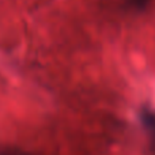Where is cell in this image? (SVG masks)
<instances>
[{
	"instance_id": "2",
	"label": "cell",
	"mask_w": 155,
	"mask_h": 155,
	"mask_svg": "<svg viewBox=\"0 0 155 155\" xmlns=\"http://www.w3.org/2000/svg\"><path fill=\"white\" fill-rule=\"evenodd\" d=\"M11 155H27V154H21L19 153V154H11Z\"/></svg>"
},
{
	"instance_id": "1",
	"label": "cell",
	"mask_w": 155,
	"mask_h": 155,
	"mask_svg": "<svg viewBox=\"0 0 155 155\" xmlns=\"http://www.w3.org/2000/svg\"><path fill=\"white\" fill-rule=\"evenodd\" d=\"M151 0H125V5L134 11H143L148 7Z\"/></svg>"
}]
</instances>
